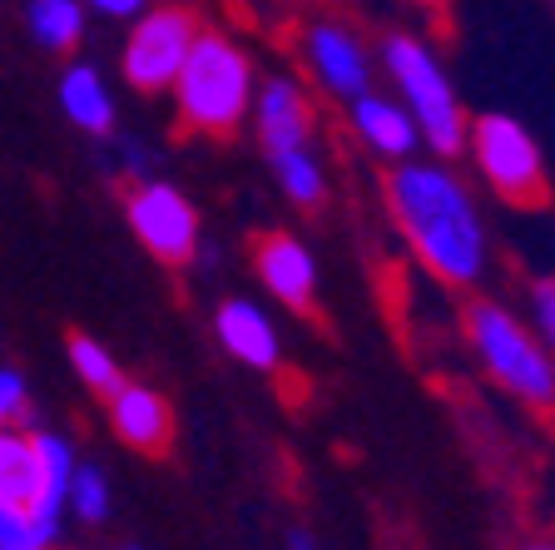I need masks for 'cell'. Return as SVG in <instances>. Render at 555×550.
Returning <instances> with one entry per match:
<instances>
[{"label": "cell", "mask_w": 555, "mask_h": 550, "mask_svg": "<svg viewBox=\"0 0 555 550\" xmlns=\"http://www.w3.org/2000/svg\"><path fill=\"white\" fill-rule=\"evenodd\" d=\"M382 204L392 229L402 233L412 264L441 283L447 293H481L491 278V229L476 204L466 174L451 159L416 154L387 164L382 174Z\"/></svg>", "instance_id": "cell-1"}, {"label": "cell", "mask_w": 555, "mask_h": 550, "mask_svg": "<svg viewBox=\"0 0 555 550\" xmlns=\"http://www.w3.org/2000/svg\"><path fill=\"white\" fill-rule=\"evenodd\" d=\"M258 80L263 75L254 65V50L223 25H204L179 80L169 85L173 129L189 139H214V144L238 139L254 115Z\"/></svg>", "instance_id": "cell-2"}, {"label": "cell", "mask_w": 555, "mask_h": 550, "mask_svg": "<svg viewBox=\"0 0 555 550\" xmlns=\"http://www.w3.org/2000/svg\"><path fill=\"white\" fill-rule=\"evenodd\" d=\"M462 343L491 387H501L526 412L555 417V353L535 337L526 312H516L491 293H466Z\"/></svg>", "instance_id": "cell-3"}, {"label": "cell", "mask_w": 555, "mask_h": 550, "mask_svg": "<svg viewBox=\"0 0 555 550\" xmlns=\"http://www.w3.org/2000/svg\"><path fill=\"white\" fill-rule=\"evenodd\" d=\"M377 69L392 85V94L406 104V115L422 129V150L437 159H462L466 154V129H472V110L456 94L447 60H441L437 40L422 30H382L377 40Z\"/></svg>", "instance_id": "cell-4"}, {"label": "cell", "mask_w": 555, "mask_h": 550, "mask_svg": "<svg viewBox=\"0 0 555 550\" xmlns=\"http://www.w3.org/2000/svg\"><path fill=\"white\" fill-rule=\"evenodd\" d=\"M466 159H472L481 189L496 204L520 208V214H535V208L551 204V169H545L541 139L520 125L516 115H506V110L472 115Z\"/></svg>", "instance_id": "cell-5"}, {"label": "cell", "mask_w": 555, "mask_h": 550, "mask_svg": "<svg viewBox=\"0 0 555 550\" xmlns=\"http://www.w3.org/2000/svg\"><path fill=\"white\" fill-rule=\"evenodd\" d=\"M198 30H204V21H198V11L184 5V0H159V5H150V11L134 15L125 30L119 80L134 94H144V100L169 94V85L179 80V69H184L189 50H194Z\"/></svg>", "instance_id": "cell-6"}, {"label": "cell", "mask_w": 555, "mask_h": 550, "mask_svg": "<svg viewBox=\"0 0 555 550\" xmlns=\"http://www.w3.org/2000/svg\"><path fill=\"white\" fill-rule=\"evenodd\" d=\"M125 223L159 268H189L204 253L198 204L164 174H144L125 189Z\"/></svg>", "instance_id": "cell-7"}, {"label": "cell", "mask_w": 555, "mask_h": 550, "mask_svg": "<svg viewBox=\"0 0 555 550\" xmlns=\"http://www.w3.org/2000/svg\"><path fill=\"white\" fill-rule=\"evenodd\" d=\"M293 55H298L302 80L318 85V94L347 104L362 90L377 85V50L358 25L337 21V15H308L293 30Z\"/></svg>", "instance_id": "cell-8"}, {"label": "cell", "mask_w": 555, "mask_h": 550, "mask_svg": "<svg viewBox=\"0 0 555 550\" xmlns=\"http://www.w3.org/2000/svg\"><path fill=\"white\" fill-rule=\"evenodd\" d=\"M248 268H254L258 287H263L278 308L298 312V318H308V312L318 308V283H323V278H318L312 248L298 233H288V229L254 233V243H248Z\"/></svg>", "instance_id": "cell-9"}, {"label": "cell", "mask_w": 555, "mask_h": 550, "mask_svg": "<svg viewBox=\"0 0 555 550\" xmlns=\"http://www.w3.org/2000/svg\"><path fill=\"white\" fill-rule=\"evenodd\" d=\"M248 135H254L263 159H278V154L302 150V144H318L312 90L298 75H263L254 94V115H248Z\"/></svg>", "instance_id": "cell-10"}, {"label": "cell", "mask_w": 555, "mask_h": 550, "mask_svg": "<svg viewBox=\"0 0 555 550\" xmlns=\"http://www.w3.org/2000/svg\"><path fill=\"white\" fill-rule=\"evenodd\" d=\"M347 135L358 139L362 150L382 164H402L422 154V129L406 115V104L397 100L392 90H362L358 100H347Z\"/></svg>", "instance_id": "cell-11"}, {"label": "cell", "mask_w": 555, "mask_h": 550, "mask_svg": "<svg viewBox=\"0 0 555 550\" xmlns=\"http://www.w3.org/2000/svg\"><path fill=\"white\" fill-rule=\"evenodd\" d=\"M214 337H219L223 353L238 367H248V372L273 378L278 367H283V333H278L273 312H268L263 303L243 298V293L219 298V308H214Z\"/></svg>", "instance_id": "cell-12"}, {"label": "cell", "mask_w": 555, "mask_h": 550, "mask_svg": "<svg viewBox=\"0 0 555 550\" xmlns=\"http://www.w3.org/2000/svg\"><path fill=\"white\" fill-rule=\"evenodd\" d=\"M109 432L139 457H164L173 447V401L150 382H125L115 397H104Z\"/></svg>", "instance_id": "cell-13"}, {"label": "cell", "mask_w": 555, "mask_h": 550, "mask_svg": "<svg viewBox=\"0 0 555 550\" xmlns=\"http://www.w3.org/2000/svg\"><path fill=\"white\" fill-rule=\"evenodd\" d=\"M55 100L65 125H75L85 139H115L119 135V104H115V85L104 80V69L94 60L69 55L65 69L55 80Z\"/></svg>", "instance_id": "cell-14"}, {"label": "cell", "mask_w": 555, "mask_h": 550, "mask_svg": "<svg viewBox=\"0 0 555 550\" xmlns=\"http://www.w3.org/2000/svg\"><path fill=\"white\" fill-rule=\"evenodd\" d=\"M35 451H40V496H35L30 516L55 540L60 521H65V511H69V482H75V471H80V457H75V447H69L60 432H40V426H35Z\"/></svg>", "instance_id": "cell-15"}, {"label": "cell", "mask_w": 555, "mask_h": 550, "mask_svg": "<svg viewBox=\"0 0 555 550\" xmlns=\"http://www.w3.org/2000/svg\"><path fill=\"white\" fill-rule=\"evenodd\" d=\"M268 169H273L278 194L288 199L293 208H302V214H318L333 199V174H327V159L318 154V144L278 154V159H268Z\"/></svg>", "instance_id": "cell-16"}, {"label": "cell", "mask_w": 555, "mask_h": 550, "mask_svg": "<svg viewBox=\"0 0 555 550\" xmlns=\"http://www.w3.org/2000/svg\"><path fill=\"white\" fill-rule=\"evenodd\" d=\"M21 15H25V35L46 55H75L85 40V25H90L85 0H21Z\"/></svg>", "instance_id": "cell-17"}, {"label": "cell", "mask_w": 555, "mask_h": 550, "mask_svg": "<svg viewBox=\"0 0 555 550\" xmlns=\"http://www.w3.org/2000/svg\"><path fill=\"white\" fill-rule=\"evenodd\" d=\"M35 496H40L35 426H25V422L0 426V506H25V511H30Z\"/></svg>", "instance_id": "cell-18"}, {"label": "cell", "mask_w": 555, "mask_h": 550, "mask_svg": "<svg viewBox=\"0 0 555 550\" xmlns=\"http://www.w3.org/2000/svg\"><path fill=\"white\" fill-rule=\"evenodd\" d=\"M65 357H69V372L80 378L85 392H94V397H115L119 387H125V367H119V357L109 353V347L100 343V337L90 333H69L65 337Z\"/></svg>", "instance_id": "cell-19"}, {"label": "cell", "mask_w": 555, "mask_h": 550, "mask_svg": "<svg viewBox=\"0 0 555 550\" xmlns=\"http://www.w3.org/2000/svg\"><path fill=\"white\" fill-rule=\"evenodd\" d=\"M115 511V496H109V476H104L94 461H80L75 482H69V516L80 526H104Z\"/></svg>", "instance_id": "cell-20"}, {"label": "cell", "mask_w": 555, "mask_h": 550, "mask_svg": "<svg viewBox=\"0 0 555 550\" xmlns=\"http://www.w3.org/2000/svg\"><path fill=\"white\" fill-rule=\"evenodd\" d=\"M520 312L535 328L545 347L555 353V273H535L526 278V293H520Z\"/></svg>", "instance_id": "cell-21"}, {"label": "cell", "mask_w": 555, "mask_h": 550, "mask_svg": "<svg viewBox=\"0 0 555 550\" xmlns=\"http://www.w3.org/2000/svg\"><path fill=\"white\" fill-rule=\"evenodd\" d=\"M55 540L25 506H0V550H50Z\"/></svg>", "instance_id": "cell-22"}, {"label": "cell", "mask_w": 555, "mask_h": 550, "mask_svg": "<svg viewBox=\"0 0 555 550\" xmlns=\"http://www.w3.org/2000/svg\"><path fill=\"white\" fill-rule=\"evenodd\" d=\"M25 412H30V382L15 367H0V426L25 422Z\"/></svg>", "instance_id": "cell-23"}, {"label": "cell", "mask_w": 555, "mask_h": 550, "mask_svg": "<svg viewBox=\"0 0 555 550\" xmlns=\"http://www.w3.org/2000/svg\"><path fill=\"white\" fill-rule=\"evenodd\" d=\"M154 0H85V11L104 15V21H134V15H144Z\"/></svg>", "instance_id": "cell-24"}, {"label": "cell", "mask_w": 555, "mask_h": 550, "mask_svg": "<svg viewBox=\"0 0 555 550\" xmlns=\"http://www.w3.org/2000/svg\"><path fill=\"white\" fill-rule=\"evenodd\" d=\"M397 5H406V11H416V15H431V21H441V15L451 11V0H397Z\"/></svg>", "instance_id": "cell-25"}, {"label": "cell", "mask_w": 555, "mask_h": 550, "mask_svg": "<svg viewBox=\"0 0 555 550\" xmlns=\"http://www.w3.org/2000/svg\"><path fill=\"white\" fill-rule=\"evenodd\" d=\"M283 550H323L318 546V536H312V530H288V540H283Z\"/></svg>", "instance_id": "cell-26"}, {"label": "cell", "mask_w": 555, "mask_h": 550, "mask_svg": "<svg viewBox=\"0 0 555 550\" xmlns=\"http://www.w3.org/2000/svg\"><path fill=\"white\" fill-rule=\"evenodd\" d=\"M520 550H555V540H531V546H520Z\"/></svg>", "instance_id": "cell-27"}, {"label": "cell", "mask_w": 555, "mask_h": 550, "mask_svg": "<svg viewBox=\"0 0 555 550\" xmlns=\"http://www.w3.org/2000/svg\"><path fill=\"white\" fill-rule=\"evenodd\" d=\"M125 550H139V546H125Z\"/></svg>", "instance_id": "cell-28"}]
</instances>
